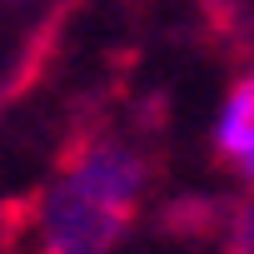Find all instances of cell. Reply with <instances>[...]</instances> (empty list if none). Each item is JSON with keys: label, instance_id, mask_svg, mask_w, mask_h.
Masks as SVG:
<instances>
[{"label": "cell", "instance_id": "cell-1", "mask_svg": "<svg viewBox=\"0 0 254 254\" xmlns=\"http://www.w3.org/2000/svg\"><path fill=\"white\" fill-rule=\"evenodd\" d=\"M150 160L120 135H70L55 185L30 199V254H105L130 234Z\"/></svg>", "mask_w": 254, "mask_h": 254}, {"label": "cell", "instance_id": "cell-2", "mask_svg": "<svg viewBox=\"0 0 254 254\" xmlns=\"http://www.w3.org/2000/svg\"><path fill=\"white\" fill-rule=\"evenodd\" d=\"M214 150H219V160H229V165H244V160L254 155V75H244V80L229 90L224 115H219V125H214Z\"/></svg>", "mask_w": 254, "mask_h": 254}, {"label": "cell", "instance_id": "cell-3", "mask_svg": "<svg viewBox=\"0 0 254 254\" xmlns=\"http://www.w3.org/2000/svg\"><path fill=\"white\" fill-rule=\"evenodd\" d=\"M219 254H254V190L224 204V214H219Z\"/></svg>", "mask_w": 254, "mask_h": 254}, {"label": "cell", "instance_id": "cell-4", "mask_svg": "<svg viewBox=\"0 0 254 254\" xmlns=\"http://www.w3.org/2000/svg\"><path fill=\"white\" fill-rule=\"evenodd\" d=\"M0 254H30V204L0 209Z\"/></svg>", "mask_w": 254, "mask_h": 254}]
</instances>
